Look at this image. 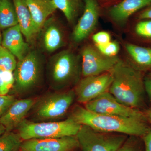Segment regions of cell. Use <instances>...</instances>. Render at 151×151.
Wrapping results in <instances>:
<instances>
[{
    "label": "cell",
    "mask_w": 151,
    "mask_h": 151,
    "mask_svg": "<svg viewBox=\"0 0 151 151\" xmlns=\"http://www.w3.org/2000/svg\"><path fill=\"white\" fill-rule=\"evenodd\" d=\"M81 125L70 116L60 122H30L24 119L17 127L23 141L76 136Z\"/></svg>",
    "instance_id": "3"
},
{
    "label": "cell",
    "mask_w": 151,
    "mask_h": 151,
    "mask_svg": "<svg viewBox=\"0 0 151 151\" xmlns=\"http://www.w3.org/2000/svg\"><path fill=\"white\" fill-rule=\"evenodd\" d=\"M40 60L35 52H31L17 63L14 70L16 91L20 94L28 92L36 85L40 77Z\"/></svg>",
    "instance_id": "6"
},
{
    "label": "cell",
    "mask_w": 151,
    "mask_h": 151,
    "mask_svg": "<svg viewBox=\"0 0 151 151\" xmlns=\"http://www.w3.org/2000/svg\"><path fill=\"white\" fill-rule=\"evenodd\" d=\"M76 97L75 91L55 92L48 94L35 104V116L41 121H51L67 113Z\"/></svg>",
    "instance_id": "5"
},
{
    "label": "cell",
    "mask_w": 151,
    "mask_h": 151,
    "mask_svg": "<svg viewBox=\"0 0 151 151\" xmlns=\"http://www.w3.org/2000/svg\"><path fill=\"white\" fill-rule=\"evenodd\" d=\"M84 12L74 28L72 37L76 42L88 37L97 25L100 8L96 0H84Z\"/></svg>",
    "instance_id": "12"
},
{
    "label": "cell",
    "mask_w": 151,
    "mask_h": 151,
    "mask_svg": "<svg viewBox=\"0 0 151 151\" xmlns=\"http://www.w3.org/2000/svg\"><path fill=\"white\" fill-rule=\"evenodd\" d=\"M82 151H117L127 139V135L105 133L81 125L76 135Z\"/></svg>",
    "instance_id": "4"
},
{
    "label": "cell",
    "mask_w": 151,
    "mask_h": 151,
    "mask_svg": "<svg viewBox=\"0 0 151 151\" xmlns=\"http://www.w3.org/2000/svg\"><path fill=\"white\" fill-rule=\"evenodd\" d=\"M56 9L61 11L69 22L78 16L81 6V0H52Z\"/></svg>",
    "instance_id": "21"
},
{
    "label": "cell",
    "mask_w": 151,
    "mask_h": 151,
    "mask_svg": "<svg viewBox=\"0 0 151 151\" xmlns=\"http://www.w3.org/2000/svg\"><path fill=\"white\" fill-rule=\"evenodd\" d=\"M101 53L108 57L116 56L119 50V44L116 42H110L104 45H96Z\"/></svg>",
    "instance_id": "26"
},
{
    "label": "cell",
    "mask_w": 151,
    "mask_h": 151,
    "mask_svg": "<svg viewBox=\"0 0 151 151\" xmlns=\"http://www.w3.org/2000/svg\"><path fill=\"white\" fill-rule=\"evenodd\" d=\"M112 81L111 72L84 77L76 88V100L78 103L86 104L108 92Z\"/></svg>",
    "instance_id": "9"
},
{
    "label": "cell",
    "mask_w": 151,
    "mask_h": 151,
    "mask_svg": "<svg viewBox=\"0 0 151 151\" xmlns=\"http://www.w3.org/2000/svg\"><path fill=\"white\" fill-rule=\"evenodd\" d=\"M81 71L84 77L99 75L111 71L120 60L116 56L108 57L92 45L85 46L81 52Z\"/></svg>",
    "instance_id": "10"
},
{
    "label": "cell",
    "mask_w": 151,
    "mask_h": 151,
    "mask_svg": "<svg viewBox=\"0 0 151 151\" xmlns=\"http://www.w3.org/2000/svg\"><path fill=\"white\" fill-rule=\"evenodd\" d=\"M16 100L14 95L12 94L0 95V117L4 114Z\"/></svg>",
    "instance_id": "27"
},
{
    "label": "cell",
    "mask_w": 151,
    "mask_h": 151,
    "mask_svg": "<svg viewBox=\"0 0 151 151\" xmlns=\"http://www.w3.org/2000/svg\"><path fill=\"white\" fill-rule=\"evenodd\" d=\"M135 32L139 36L151 39V19L143 20L138 22L135 27Z\"/></svg>",
    "instance_id": "25"
},
{
    "label": "cell",
    "mask_w": 151,
    "mask_h": 151,
    "mask_svg": "<svg viewBox=\"0 0 151 151\" xmlns=\"http://www.w3.org/2000/svg\"><path fill=\"white\" fill-rule=\"evenodd\" d=\"M145 116L146 118H147V119H148L151 123V109L147 111Z\"/></svg>",
    "instance_id": "33"
},
{
    "label": "cell",
    "mask_w": 151,
    "mask_h": 151,
    "mask_svg": "<svg viewBox=\"0 0 151 151\" xmlns=\"http://www.w3.org/2000/svg\"><path fill=\"white\" fill-rule=\"evenodd\" d=\"M78 69L77 60L72 52H60L52 60L50 69L53 87L61 89L70 84L77 76Z\"/></svg>",
    "instance_id": "8"
},
{
    "label": "cell",
    "mask_w": 151,
    "mask_h": 151,
    "mask_svg": "<svg viewBox=\"0 0 151 151\" xmlns=\"http://www.w3.org/2000/svg\"><path fill=\"white\" fill-rule=\"evenodd\" d=\"M110 72L113 81L108 92L124 105L138 109L141 107L145 91L140 71L119 60Z\"/></svg>",
    "instance_id": "2"
},
{
    "label": "cell",
    "mask_w": 151,
    "mask_h": 151,
    "mask_svg": "<svg viewBox=\"0 0 151 151\" xmlns=\"http://www.w3.org/2000/svg\"><path fill=\"white\" fill-rule=\"evenodd\" d=\"M135 137L131 136L127 140L117 151H141L139 145Z\"/></svg>",
    "instance_id": "28"
},
{
    "label": "cell",
    "mask_w": 151,
    "mask_h": 151,
    "mask_svg": "<svg viewBox=\"0 0 151 151\" xmlns=\"http://www.w3.org/2000/svg\"><path fill=\"white\" fill-rule=\"evenodd\" d=\"M70 116L80 125L105 133L143 137L148 129L143 120L95 113L80 106L74 107Z\"/></svg>",
    "instance_id": "1"
},
{
    "label": "cell",
    "mask_w": 151,
    "mask_h": 151,
    "mask_svg": "<svg viewBox=\"0 0 151 151\" xmlns=\"http://www.w3.org/2000/svg\"><path fill=\"white\" fill-rule=\"evenodd\" d=\"M5 132V128L1 124H0V135L2 134Z\"/></svg>",
    "instance_id": "34"
},
{
    "label": "cell",
    "mask_w": 151,
    "mask_h": 151,
    "mask_svg": "<svg viewBox=\"0 0 151 151\" xmlns=\"http://www.w3.org/2000/svg\"><path fill=\"white\" fill-rule=\"evenodd\" d=\"M126 50L138 65L144 67L151 66V48L132 44H126Z\"/></svg>",
    "instance_id": "20"
},
{
    "label": "cell",
    "mask_w": 151,
    "mask_h": 151,
    "mask_svg": "<svg viewBox=\"0 0 151 151\" xmlns=\"http://www.w3.org/2000/svg\"><path fill=\"white\" fill-rule=\"evenodd\" d=\"M16 11L18 22L27 42L33 40L40 31L33 19L24 0H13Z\"/></svg>",
    "instance_id": "16"
},
{
    "label": "cell",
    "mask_w": 151,
    "mask_h": 151,
    "mask_svg": "<svg viewBox=\"0 0 151 151\" xmlns=\"http://www.w3.org/2000/svg\"><path fill=\"white\" fill-rule=\"evenodd\" d=\"M92 40L96 45H104L111 42V36L106 32H100L93 35Z\"/></svg>",
    "instance_id": "29"
},
{
    "label": "cell",
    "mask_w": 151,
    "mask_h": 151,
    "mask_svg": "<svg viewBox=\"0 0 151 151\" xmlns=\"http://www.w3.org/2000/svg\"><path fill=\"white\" fill-rule=\"evenodd\" d=\"M142 137L145 151H151V129L148 128Z\"/></svg>",
    "instance_id": "30"
},
{
    "label": "cell",
    "mask_w": 151,
    "mask_h": 151,
    "mask_svg": "<svg viewBox=\"0 0 151 151\" xmlns=\"http://www.w3.org/2000/svg\"><path fill=\"white\" fill-rule=\"evenodd\" d=\"M36 102L34 98L16 100L4 114L0 117V124L4 127L6 131H12L25 119V118Z\"/></svg>",
    "instance_id": "13"
},
{
    "label": "cell",
    "mask_w": 151,
    "mask_h": 151,
    "mask_svg": "<svg viewBox=\"0 0 151 151\" xmlns=\"http://www.w3.org/2000/svg\"><path fill=\"white\" fill-rule=\"evenodd\" d=\"M80 147L76 136L23 141L21 151H75Z\"/></svg>",
    "instance_id": "11"
},
{
    "label": "cell",
    "mask_w": 151,
    "mask_h": 151,
    "mask_svg": "<svg viewBox=\"0 0 151 151\" xmlns=\"http://www.w3.org/2000/svg\"><path fill=\"white\" fill-rule=\"evenodd\" d=\"M43 43L45 48L49 52L55 51L62 46L63 35L56 24L49 23L45 26L43 35Z\"/></svg>",
    "instance_id": "18"
},
{
    "label": "cell",
    "mask_w": 151,
    "mask_h": 151,
    "mask_svg": "<svg viewBox=\"0 0 151 151\" xmlns=\"http://www.w3.org/2000/svg\"><path fill=\"white\" fill-rule=\"evenodd\" d=\"M33 19L39 30L47 21V19L56 10L52 0H24Z\"/></svg>",
    "instance_id": "17"
},
{
    "label": "cell",
    "mask_w": 151,
    "mask_h": 151,
    "mask_svg": "<svg viewBox=\"0 0 151 151\" xmlns=\"http://www.w3.org/2000/svg\"><path fill=\"white\" fill-rule=\"evenodd\" d=\"M84 108L91 112L100 114L144 121L146 119L145 115L141 111L120 103L108 91L86 103Z\"/></svg>",
    "instance_id": "7"
},
{
    "label": "cell",
    "mask_w": 151,
    "mask_h": 151,
    "mask_svg": "<svg viewBox=\"0 0 151 151\" xmlns=\"http://www.w3.org/2000/svg\"><path fill=\"white\" fill-rule=\"evenodd\" d=\"M18 24L4 30L1 45L7 49L18 60L27 55L28 45L23 37Z\"/></svg>",
    "instance_id": "14"
},
{
    "label": "cell",
    "mask_w": 151,
    "mask_h": 151,
    "mask_svg": "<svg viewBox=\"0 0 151 151\" xmlns=\"http://www.w3.org/2000/svg\"><path fill=\"white\" fill-rule=\"evenodd\" d=\"M16 58L7 49L0 45V69L14 72L17 63Z\"/></svg>",
    "instance_id": "23"
},
{
    "label": "cell",
    "mask_w": 151,
    "mask_h": 151,
    "mask_svg": "<svg viewBox=\"0 0 151 151\" xmlns=\"http://www.w3.org/2000/svg\"><path fill=\"white\" fill-rule=\"evenodd\" d=\"M138 18L142 20L151 19V5L142 11L139 15Z\"/></svg>",
    "instance_id": "31"
},
{
    "label": "cell",
    "mask_w": 151,
    "mask_h": 151,
    "mask_svg": "<svg viewBox=\"0 0 151 151\" xmlns=\"http://www.w3.org/2000/svg\"><path fill=\"white\" fill-rule=\"evenodd\" d=\"M2 41V35L0 32V45H1V43Z\"/></svg>",
    "instance_id": "35"
},
{
    "label": "cell",
    "mask_w": 151,
    "mask_h": 151,
    "mask_svg": "<svg viewBox=\"0 0 151 151\" xmlns=\"http://www.w3.org/2000/svg\"><path fill=\"white\" fill-rule=\"evenodd\" d=\"M145 91L151 102V77H147L144 80Z\"/></svg>",
    "instance_id": "32"
},
{
    "label": "cell",
    "mask_w": 151,
    "mask_h": 151,
    "mask_svg": "<svg viewBox=\"0 0 151 151\" xmlns=\"http://www.w3.org/2000/svg\"><path fill=\"white\" fill-rule=\"evenodd\" d=\"M18 24L13 0H0V29H6Z\"/></svg>",
    "instance_id": "19"
},
{
    "label": "cell",
    "mask_w": 151,
    "mask_h": 151,
    "mask_svg": "<svg viewBox=\"0 0 151 151\" xmlns=\"http://www.w3.org/2000/svg\"><path fill=\"white\" fill-rule=\"evenodd\" d=\"M14 82L13 72L0 69V95L8 94L10 90L13 87Z\"/></svg>",
    "instance_id": "24"
},
{
    "label": "cell",
    "mask_w": 151,
    "mask_h": 151,
    "mask_svg": "<svg viewBox=\"0 0 151 151\" xmlns=\"http://www.w3.org/2000/svg\"><path fill=\"white\" fill-rule=\"evenodd\" d=\"M23 140L18 133L6 131L0 135V151H19Z\"/></svg>",
    "instance_id": "22"
},
{
    "label": "cell",
    "mask_w": 151,
    "mask_h": 151,
    "mask_svg": "<svg viewBox=\"0 0 151 151\" xmlns=\"http://www.w3.org/2000/svg\"><path fill=\"white\" fill-rule=\"evenodd\" d=\"M151 5V0H123L111 8L109 15L114 22L122 24L136 12Z\"/></svg>",
    "instance_id": "15"
}]
</instances>
